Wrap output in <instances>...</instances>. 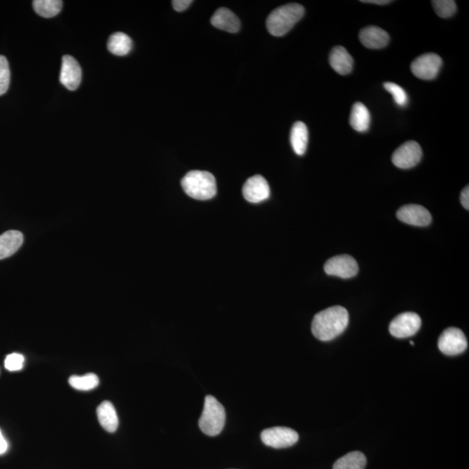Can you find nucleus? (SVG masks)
Returning <instances> with one entry per match:
<instances>
[{"label":"nucleus","instance_id":"nucleus-12","mask_svg":"<svg viewBox=\"0 0 469 469\" xmlns=\"http://www.w3.org/2000/svg\"><path fill=\"white\" fill-rule=\"evenodd\" d=\"M82 70L80 65L74 57L65 55L62 60L60 80L61 84L70 91L77 89L80 85Z\"/></svg>","mask_w":469,"mask_h":469},{"label":"nucleus","instance_id":"nucleus-17","mask_svg":"<svg viewBox=\"0 0 469 469\" xmlns=\"http://www.w3.org/2000/svg\"><path fill=\"white\" fill-rule=\"evenodd\" d=\"M24 242L23 234L18 230H9L0 235V260L12 256Z\"/></svg>","mask_w":469,"mask_h":469},{"label":"nucleus","instance_id":"nucleus-26","mask_svg":"<svg viewBox=\"0 0 469 469\" xmlns=\"http://www.w3.org/2000/svg\"><path fill=\"white\" fill-rule=\"evenodd\" d=\"M11 79V72L8 60L5 56L0 55V96L4 95L8 91Z\"/></svg>","mask_w":469,"mask_h":469},{"label":"nucleus","instance_id":"nucleus-22","mask_svg":"<svg viewBox=\"0 0 469 469\" xmlns=\"http://www.w3.org/2000/svg\"><path fill=\"white\" fill-rule=\"evenodd\" d=\"M366 464L365 455L359 451H354L338 459L333 469H364Z\"/></svg>","mask_w":469,"mask_h":469},{"label":"nucleus","instance_id":"nucleus-10","mask_svg":"<svg viewBox=\"0 0 469 469\" xmlns=\"http://www.w3.org/2000/svg\"><path fill=\"white\" fill-rule=\"evenodd\" d=\"M423 150L416 141H408L395 150L392 156L393 164L400 169H410L420 163Z\"/></svg>","mask_w":469,"mask_h":469},{"label":"nucleus","instance_id":"nucleus-5","mask_svg":"<svg viewBox=\"0 0 469 469\" xmlns=\"http://www.w3.org/2000/svg\"><path fill=\"white\" fill-rule=\"evenodd\" d=\"M438 347L447 356H457L467 350V338L457 327H448L441 334Z\"/></svg>","mask_w":469,"mask_h":469},{"label":"nucleus","instance_id":"nucleus-28","mask_svg":"<svg viewBox=\"0 0 469 469\" xmlns=\"http://www.w3.org/2000/svg\"><path fill=\"white\" fill-rule=\"evenodd\" d=\"M24 364H25V357L19 353L10 354L5 360L6 370L12 372L22 370Z\"/></svg>","mask_w":469,"mask_h":469},{"label":"nucleus","instance_id":"nucleus-32","mask_svg":"<svg viewBox=\"0 0 469 469\" xmlns=\"http://www.w3.org/2000/svg\"><path fill=\"white\" fill-rule=\"evenodd\" d=\"M361 2L368 3V4H374L380 6L388 5L392 3V1H389V0H363V1Z\"/></svg>","mask_w":469,"mask_h":469},{"label":"nucleus","instance_id":"nucleus-27","mask_svg":"<svg viewBox=\"0 0 469 469\" xmlns=\"http://www.w3.org/2000/svg\"><path fill=\"white\" fill-rule=\"evenodd\" d=\"M384 88L391 93L394 98L396 105L404 107L409 102L408 95H407L404 89L401 86L395 84V83L387 82L384 84Z\"/></svg>","mask_w":469,"mask_h":469},{"label":"nucleus","instance_id":"nucleus-29","mask_svg":"<svg viewBox=\"0 0 469 469\" xmlns=\"http://www.w3.org/2000/svg\"><path fill=\"white\" fill-rule=\"evenodd\" d=\"M191 4V0H174V1H172V6H173L175 11L177 12H184Z\"/></svg>","mask_w":469,"mask_h":469},{"label":"nucleus","instance_id":"nucleus-16","mask_svg":"<svg viewBox=\"0 0 469 469\" xmlns=\"http://www.w3.org/2000/svg\"><path fill=\"white\" fill-rule=\"evenodd\" d=\"M330 64L338 74L348 75L353 70L354 60L344 47L336 46L330 51Z\"/></svg>","mask_w":469,"mask_h":469},{"label":"nucleus","instance_id":"nucleus-6","mask_svg":"<svg viewBox=\"0 0 469 469\" xmlns=\"http://www.w3.org/2000/svg\"><path fill=\"white\" fill-rule=\"evenodd\" d=\"M261 439L266 446L285 448L298 443L299 436L294 429L289 427H275L264 430L261 434Z\"/></svg>","mask_w":469,"mask_h":469},{"label":"nucleus","instance_id":"nucleus-11","mask_svg":"<svg viewBox=\"0 0 469 469\" xmlns=\"http://www.w3.org/2000/svg\"><path fill=\"white\" fill-rule=\"evenodd\" d=\"M243 194L248 202L261 203L270 198V185H268L266 179L262 176H253V177L248 179L244 184Z\"/></svg>","mask_w":469,"mask_h":469},{"label":"nucleus","instance_id":"nucleus-2","mask_svg":"<svg viewBox=\"0 0 469 469\" xmlns=\"http://www.w3.org/2000/svg\"><path fill=\"white\" fill-rule=\"evenodd\" d=\"M302 6L291 3L274 10L268 15L266 26L268 33L275 37L287 34L305 15Z\"/></svg>","mask_w":469,"mask_h":469},{"label":"nucleus","instance_id":"nucleus-23","mask_svg":"<svg viewBox=\"0 0 469 469\" xmlns=\"http://www.w3.org/2000/svg\"><path fill=\"white\" fill-rule=\"evenodd\" d=\"M34 11L43 18H53L60 12L63 2L61 0H35L33 2Z\"/></svg>","mask_w":469,"mask_h":469},{"label":"nucleus","instance_id":"nucleus-18","mask_svg":"<svg viewBox=\"0 0 469 469\" xmlns=\"http://www.w3.org/2000/svg\"><path fill=\"white\" fill-rule=\"evenodd\" d=\"M96 416L103 429L109 433L116 432L119 427V417L112 402H103L96 409Z\"/></svg>","mask_w":469,"mask_h":469},{"label":"nucleus","instance_id":"nucleus-19","mask_svg":"<svg viewBox=\"0 0 469 469\" xmlns=\"http://www.w3.org/2000/svg\"><path fill=\"white\" fill-rule=\"evenodd\" d=\"M350 123L352 128L357 132H367L370 128V113L364 103L358 102L352 107Z\"/></svg>","mask_w":469,"mask_h":469},{"label":"nucleus","instance_id":"nucleus-25","mask_svg":"<svg viewBox=\"0 0 469 469\" xmlns=\"http://www.w3.org/2000/svg\"><path fill=\"white\" fill-rule=\"evenodd\" d=\"M432 5L436 15L443 19L450 18L457 10L454 0H434Z\"/></svg>","mask_w":469,"mask_h":469},{"label":"nucleus","instance_id":"nucleus-9","mask_svg":"<svg viewBox=\"0 0 469 469\" xmlns=\"http://www.w3.org/2000/svg\"><path fill=\"white\" fill-rule=\"evenodd\" d=\"M358 271L359 267L357 261L350 255H339L330 258L324 265L326 274L344 279L356 277Z\"/></svg>","mask_w":469,"mask_h":469},{"label":"nucleus","instance_id":"nucleus-15","mask_svg":"<svg viewBox=\"0 0 469 469\" xmlns=\"http://www.w3.org/2000/svg\"><path fill=\"white\" fill-rule=\"evenodd\" d=\"M212 25L217 29L225 31V32L235 33L240 30L241 23L239 18L234 12L227 8H219L214 13L212 19Z\"/></svg>","mask_w":469,"mask_h":469},{"label":"nucleus","instance_id":"nucleus-7","mask_svg":"<svg viewBox=\"0 0 469 469\" xmlns=\"http://www.w3.org/2000/svg\"><path fill=\"white\" fill-rule=\"evenodd\" d=\"M443 60L436 53H426L416 58L411 64V71L416 78L423 80H432L437 77Z\"/></svg>","mask_w":469,"mask_h":469},{"label":"nucleus","instance_id":"nucleus-20","mask_svg":"<svg viewBox=\"0 0 469 469\" xmlns=\"http://www.w3.org/2000/svg\"><path fill=\"white\" fill-rule=\"evenodd\" d=\"M309 132L305 123L296 122L291 132V143L293 150L299 156L305 155L308 146Z\"/></svg>","mask_w":469,"mask_h":469},{"label":"nucleus","instance_id":"nucleus-31","mask_svg":"<svg viewBox=\"0 0 469 469\" xmlns=\"http://www.w3.org/2000/svg\"><path fill=\"white\" fill-rule=\"evenodd\" d=\"M8 450V441L5 439L4 436L0 430V454H5Z\"/></svg>","mask_w":469,"mask_h":469},{"label":"nucleus","instance_id":"nucleus-1","mask_svg":"<svg viewBox=\"0 0 469 469\" xmlns=\"http://www.w3.org/2000/svg\"><path fill=\"white\" fill-rule=\"evenodd\" d=\"M348 324V310L341 306H334L316 314L313 319L312 330L317 339L327 341L343 333Z\"/></svg>","mask_w":469,"mask_h":469},{"label":"nucleus","instance_id":"nucleus-8","mask_svg":"<svg viewBox=\"0 0 469 469\" xmlns=\"http://www.w3.org/2000/svg\"><path fill=\"white\" fill-rule=\"evenodd\" d=\"M422 326V319L413 312H405L395 317L389 324V332L396 338L413 336Z\"/></svg>","mask_w":469,"mask_h":469},{"label":"nucleus","instance_id":"nucleus-21","mask_svg":"<svg viewBox=\"0 0 469 469\" xmlns=\"http://www.w3.org/2000/svg\"><path fill=\"white\" fill-rule=\"evenodd\" d=\"M107 47L116 56H126L132 51L133 41L126 33H116L110 37Z\"/></svg>","mask_w":469,"mask_h":469},{"label":"nucleus","instance_id":"nucleus-4","mask_svg":"<svg viewBox=\"0 0 469 469\" xmlns=\"http://www.w3.org/2000/svg\"><path fill=\"white\" fill-rule=\"evenodd\" d=\"M226 413L223 406L212 395H207L199 419V427L209 436H216L225 425Z\"/></svg>","mask_w":469,"mask_h":469},{"label":"nucleus","instance_id":"nucleus-14","mask_svg":"<svg viewBox=\"0 0 469 469\" xmlns=\"http://www.w3.org/2000/svg\"><path fill=\"white\" fill-rule=\"evenodd\" d=\"M361 43L368 49H382L388 46L389 35L386 31L377 26H368L361 31Z\"/></svg>","mask_w":469,"mask_h":469},{"label":"nucleus","instance_id":"nucleus-13","mask_svg":"<svg viewBox=\"0 0 469 469\" xmlns=\"http://www.w3.org/2000/svg\"><path fill=\"white\" fill-rule=\"evenodd\" d=\"M396 216L402 222L413 226H427L432 222V216L429 210L419 205L402 206L398 210Z\"/></svg>","mask_w":469,"mask_h":469},{"label":"nucleus","instance_id":"nucleus-24","mask_svg":"<svg viewBox=\"0 0 469 469\" xmlns=\"http://www.w3.org/2000/svg\"><path fill=\"white\" fill-rule=\"evenodd\" d=\"M69 384L72 388L80 391H89L94 389L99 385V378L95 374H86L85 375H72L69 378Z\"/></svg>","mask_w":469,"mask_h":469},{"label":"nucleus","instance_id":"nucleus-30","mask_svg":"<svg viewBox=\"0 0 469 469\" xmlns=\"http://www.w3.org/2000/svg\"><path fill=\"white\" fill-rule=\"evenodd\" d=\"M461 203L466 210H469V187L464 188L461 194Z\"/></svg>","mask_w":469,"mask_h":469},{"label":"nucleus","instance_id":"nucleus-3","mask_svg":"<svg viewBox=\"0 0 469 469\" xmlns=\"http://www.w3.org/2000/svg\"><path fill=\"white\" fill-rule=\"evenodd\" d=\"M181 184L186 194L196 200L212 199L216 194V178L208 171H189Z\"/></svg>","mask_w":469,"mask_h":469}]
</instances>
